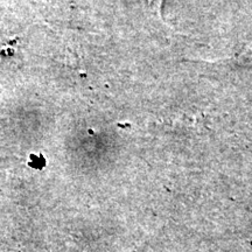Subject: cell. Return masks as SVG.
<instances>
[{
    "instance_id": "1",
    "label": "cell",
    "mask_w": 252,
    "mask_h": 252,
    "mask_svg": "<svg viewBox=\"0 0 252 252\" xmlns=\"http://www.w3.org/2000/svg\"><path fill=\"white\" fill-rule=\"evenodd\" d=\"M226 60H230L231 62L237 63L239 65L252 67V34L249 36V39L245 41L243 48L239 50L237 55L231 56V58L220 59V61H226Z\"/></svg>"
},
{
    "instance_id": "2",
    "label": "cell",
    "mask_w": 252,
    "mask_h": 252,
    "mask_svg": "<svg viewBox=\"0 0 252 252\" xmlns=\"http://www.w3.org/2000/svg\"><path fill=\"white\" fill-rule=\"evenodd\" d=\"M162 6H163V0H147V7L150 8V11L156 15L158 20H159L163 26H167L166 21L163 20L162 18ZM167 27L171 28L169 26ZM171 30H173V28H171Z\"/></svg>"
}]
</instances>
